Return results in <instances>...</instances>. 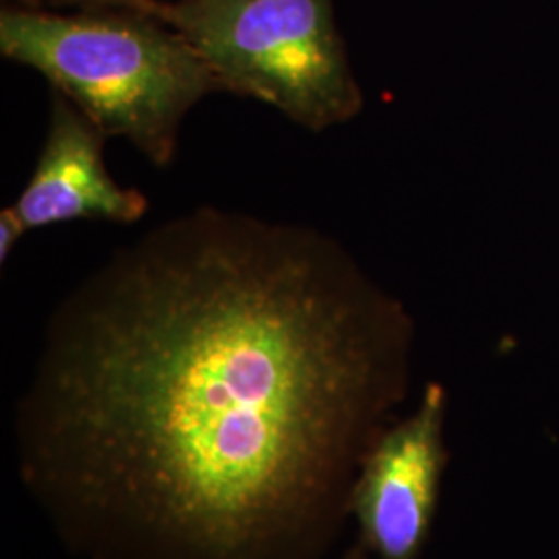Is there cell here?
I'll return each instance as SVG.
<instances>
[{
    "label": "cell",
    "instance_id": "1",
    "mask_svg": "<svg viewBox=\"0 0 559 559\" xmlns=\"http://www.w3.org/2000/svg\"><path fill=\"white\" fill-rule=\"evenodd\" d=\"M394 340L318 228L193 210L60 305L21 402L23 477L94 559H318Z\"/></svg>",
    "mask_w": 559,
    "mask_h": 559
},
{
    "label": "cell",
    "instance_id": "2",
    "mask_svg": "<svg viewBox=\"0 0 559 559\" xmlns=\"http://www.w3.org/2000/svg\"><path fill=\"white\" fill-rule=\"evenodd\" d=\"M0 52L40 73L106 138L156 164L177 158L185 117L222 85L164 21L127 9L80 13L4 7Z\"/></svg>",
    "mask_w": 559,
    "mask_h": 559
},
{
    "label": "cell",
    "instance_id": "3",
    "mask_svg": "<svg viewBox=\"0 0 559 559\" xmlns=\"http://www.w3.org/2000/svg\"><path fill=\"white\" fill-rule=\"evenodd\" d=\"M162 21L222 85L321 133L360 110L332 0H175Z\"/></svg>",
    "mask_w": 559,
    "mask_h": 559
},
{
    "label": "cell",
    "instance_id": "4",
    "mask_svg": "<svg viewBox=\"0 0 559 559\" xmlns=\"http://www.w3.org/2000/svg\"><path fill=\"white\" fill-rule=\"evenodd\" d=\"M445 394L431 385L413 417L385 433L350 496L360 543L380 559H417L438 503Z\"/></svg>",
    "mask_w": 559,
    "mask_h": 559
},
{
    "label": "cell",
    "instance_id": "5",
    "mask_svg": "<svg viewBox=\"0 0 559 559\" xmlns=\"http://www.w3.org/2000/svg\"><path fill=\"white\" fill-rule=\"evenodd\" d=\"M104 141L92 120L55 94L36 168L11 205L27 230L73 221L131 224L147 214L150 203L140 189L120 187L110 177Z\"/></svg>",
    "mask_w": 559,
    "mask_h": 559
},
{
    "label": "cell",
    "instance_id": "6",
    "mask_svg": "<svg viewBox=\"0 0 559 559\" xmlns=\"http://www.w3.org/2000/svg\"><path fill=\"white\" fill-rule=\"evenodd\" d=\"M11 7L21 9H38V11H57L64 7H80V9H127L138 11L152 17L162 20L166 2L162 0H9Z\"/></svg>",
    "mask_w": 559,
    "mask_h": 559
},
{
    "label": "cell",
    "instance_id": "7",
    "mask_svg": "<svg viewBox=\"0 0 559 559\" xmlns=\"http://www.w3.org/2000/svg\"><path fill=\"white\" fill-rule=\"evenodd\" d=\"M27 233L17 212L9 205L0 212V261H7L15 251L21 237Z\"/></svg>",
    "mask_w": 559,
    "mask_h": 559
}]
</instances>
